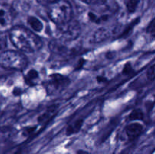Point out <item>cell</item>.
Listing matches in <instances>:
<instances>
[{
    "mask_svg": "<svg viewBox=\"0 0 155 154\" xmlns=\"http://www.w3.org/2000/svg\"><path fill=\"white\" fill-rule=\"evenodd\" d=\"M21 93H22V91H21V89L19 88H14L13 94L15 96H18V95H21Z\"/></svg>",
    "mask_w": 155,
    "mask_h": 154,
    "instance_id": "22",
    "label": "cell"
},
{
    "mask_svg": "<svg viewBox=\"0 0 155 154\" xmlns=\"http://www.w3.org/2000/svg\"><path fill=\"white\" fill-rule=\"evenodd\" d=\"M36 1H37L39 3H40V4L49 5L51 4V3L58 1V0H36Z\"/></svg>",
    "mask_w": 155,
    "mask_h": 154,
    "instance_id": "20",
    "label": "cell"
},
{
    "mask_svg": "<svg viewBox=\"0 0 155 154\" xmlns=\"http://www.w3.org/2000/svg\"><path fill=\"white\" fill-rule=\"evenodd\" d=\"M82 2H83L84 3H86V4H94L96 2H98V0H81Z\"/></svg>",
    "mask_w": 155,
    "mask_h": 154,
    "instance_id": "23",
    "label": "cell"
},
{
    "mask_svg": "<svg viewBox=\"0 0 155 154\" xmlns=\"http://www.w3.org/2000/svg\"><path fill=\"white\" fill-rule=\"evenodd\" d=\"M26 83L29 85H36L40 79L39 72L35 69H30L24 75Z\"/></svg>",
    "mask_w": 155,
    "mask_h": 154,
    "instance_id": "10",
    "label": "cell"
},
{
    "mask_svg": "<svg viewBox=\"0 0 155 154\" xmlns=\"http://www.w3.org/2000/svg\"><path fill=\"white\" fill-rule=\"evenodd\" d=\"M144 118V113L140 109H136L133 110V111L130 113V116H129V119L131 121H139L142 120Z\"/></svg>",
    "mask_w": 155,
    "mask_h": 154,
    "instance_id": "14",
    "label": "cell"
},
{
    "mask_svg": "<svg viewBox=\"0 0 155 154\" xmlns=\"http://www.w3.org/2000/svg\"><path fill=\"white\" fill-rule=\"evenodd\" d=\"M146 31H147V33H149V34L151 35V36H154V34H155V26H154V20H153V21H151V23H150L149 25H148V27H147Z\"/></svg>",
    "mask_w": 155,
    "mask_h": 154,
    "instance_id": "18",
    "label": "cell"
},
{
    "mask_svg": "<svg viewBox=\"0 0 155 154\" xmlns=\"http://www.w3.org/2000/svg\"><path fill=\"white\" fill-rule=\"evenodd\" d=\"M66 43V42H63V41H61L59 39L53 40L50 42L49 48L52 52L55 53V54L63 56L66 55V54H70L72 51V49L68 48Z\"/></svg>",
    "mask_w": 155,
    "mask_h": 154,
    "instance_id": "7",
    "label": "cell"
},
{
    "mask_svg": "<svg viewBox=\"0 0 155 154\" xmlns=\"http://www.w3.org/2000/svg\"><path fill=\"white\" fill-rule=\"evenodd\" d=\"M110 36H111V33L108 29L101 27L94 32L90 38V42L92 43H99V42L107 40Z\"/></svg>",
    "mask_w": 155,
    "mask_h": 154,
    "instance_id": "9",
    "label": "cell"
},
{
    "mask_svg": "<svg viewBox=\"0 0 155 154\" xmlns=\"http://www.w3.org/2000/svg\"><path fill=\"white\" fill-rule=\"evenodd\" d=\"M47 14L56 25H61L72 19V6L67 0H58L48 5Z\"/></svg>",
    "mask_w": 155,
    "mask_h": 154,
    "instance_id": "2",
    "label": "cell"
},
{
    "mask_svg": "<svg viewBox=\"0 0 155 154\" xmlns=\"http://www.w3.org/2000/svg\"><path fill=\"white\" fill-rule=\"evenodd\" d=\"M125 131L129 140H133L142 134L143 131V126L139 122H133L126 127Z\"/></svg>",
    "mask_w": 155,
    "mask_h": 154,
    "instance_id": "8",
    "label": "cell"
},
{
    "mask_svg": "<svg viewBox=\"0 0 155 154\" xmlns=\"http://www.w3.org/2000/svg\"><path fill=\"white\" fill-rule=\"evenodd\" d=\"M97 79H98V82H103V81H106V80H107L105 78H104V77H102V76H98Z\"/></svg>",
    "mask_w": 155,
    "mask_h": 154,
    "instance_id": "25",
    "label": "cell"
},
{
    "mask_svg": "<svg viewBox=\"0 0 155 154\" xmlns=\"http://www.w3.org/2000/svg\"><path fill=\"white\" fill-rule=\"evenodd\" d=\"M81 33V26L77 21L71 19L68 22L57 26L56 34L58 39L63 42L76 40Z\"/></svg>",
    "mask_w": 155,
    "mask_h": 154,
    "instance_id": "4",
    "label": "cell"
},
{
    "mask_svg": "<svg viewBox=\"0 0 155 154\" xmlns=\"http://www.w3.org/2000/svg\"><path fill=\"white\" fill-rule=\"evenodd\" d=\"M35 129H36V128H34V127H30V128H26V130L24 131V134H25V135H29L30 133H32L33 131H35Z\"/></svg>",
    "mask_w": 155,
    "mask_h": 154,
    "instance_id": "21",
    "label": "cell"
},
{
    "mask_svg": "<svg viewBox=\"0 0 155 154\" xmlns=\"http://www.w3.org/2000/svg\"><path fill=\"white\" fill-rule=\"evenodd\" d=\"M77 154H89V152H86V151L83 150V149H79L77 152Z\"/></svg>",
    "mask_w": 155,
    "mask_h": 154,
    "instance_id": "24",
    "label": "cell"
},
{
    "mask_svg": "<svg viewBox=\"0 0 155 154\" xmlns=\"http://www.w3.org/2000/svg\"><path fill=\"white\" fill-rule=\"evenodd\" d=\"M27 65V57L21 51L7 50L0 54V66L5 69L22 70Z\"/></svg>",
    "mask_w": 155,
    "mask_h": 154,
    "instance_id": "3",
    "label": "cell"
},
{
    "mask_svg": "<svg viewBox=\"0 0 155 154\" xmlns=\"http://www.w3.org/2000/svg\"><path fill=\"white\" fill-rule=\"evenodd\" d=\"M57 110H58V105L51 106V107H50L49 108L47 109V110L45 112V113H43L40 116H39V119H38L39 122H45L47 119H49V118L54 114V113H55V112L57 111Z\"/></svg>",
    "mask_w": 155,
    "mask_h": 154,
    "instance_id": "13",
    "label": "cell"
},
{
    "mask_svg": "<svg viewBox=\"0 0 155 154\" xmlns=\"http://www.w3.org/2000/svg\"><path fill=\"white\" fill-rule=\"evenodd\" d=\"M132 70H133V69H132L131 64L130 63H127L123 69V73L125 74V75H128L132 72Z\"/></svg>",
    "mask_w": 155,
    "mask_h": 154,
    "instance_id": "19",
    "label": "cell"
},
{
    "mask_svg": "<svg viewBox=\"0 0 155 154\" xmlns=\"http://www.w3.org/2000/svg\"><path fill=\"white\" fill-rule=\"evenodd\" d=\"M155 75V69H154V65H151L149 68L148 69L146 72V76L148 78V79H149L150 81H152L154 79Z\"/></svg>",
    "mask_w": 155,
    "mask_h": 154,
    "instance_id": "17",
    "label": "cell"
},
{
    "mask_svg": "<svg viewBox=\"0 0 155 154\" xmlns=\"http://www.w3.org/2000/svg\"><path fill=\"white\" fill-rule=\"evenodd\" d=\"M71 84L68 77L60 73H53L48 75L45 83V91L48 95H56L63 91Z\"/></svg>",
    "mask_w": 155,
    "mask_h": 154,
    "instance_id": "5",
    "label": "cell"
},
{
    "mask_svg": "<svg viewBox=\"0 0 155 154\" xmlns=\"http://www.w3.org/2000/svg\"><path fill=\"white\" fill-rule=\"evenodd\" d=\"M83 122H84L83 119H78V120L75 121L72 124L68 125L66 129L67 135H72L76 133H78L83 126Z\"/></svg>",
    "mask_w": 155,
    "mask_h": 154,
    "instance_id": "12",
    "label": "cell"
},
{
    "mask_svg": "<svg viewBox=\"0 0 155 154\" xmlns=\"http://www.w3.org/2000/svg\"><path fill=\"white\" fill-rule=\"evenodd\" d=\"M139 0H130L127 3V9L130 13H133L136 11Z\"/></svg>",
    "mask_w": 155,
    "mask_h": 154,
    "instance_id": "15",
    "label": "cell"
},
{
    "mask_svg": "<svg viewBox=\"0 0 155 154\" xmlns=\"http://www.w3.org/2000/svg\"><path fill=\"white\" fill-rule=\"evenodd\" d=\"M15 18V11L10 5L0 4V29L8 28Z\"/></svg>",
    "mask_w": 155,
    "mask_h": 154,
    "instance_id": "6",
    "label": "cell"
},
{
    "mask_svg": "<svg viewBox=\"0 0 155 154\" xmlns=\"http://www.w3.org/2000/svg\"><path fill=\"white\" fill-rule=\"evenodd\" d=\"M7 46V38L4 33H0V51H3Z\"/></svg>",
    "mask_w": 155,
    "mask_h": 154,
    "instance_id": "16",
    "label": "cell"
},
{
    "mask_svg": "<svg viewBox=\"0 0 155 154\" xmlns=\"http://www.w3.org/2000/svg\"><path fill=\"white\" fill-rule=\"evenodd\" d=\"M27 24L30 27V28L34 32L39 33L43 29V24L39 19L33 16H30L27 18Z\"/></svg>",
    "mask_w": 155,
    "mask_h": 154,
    "instance_id": "11",
    "label": "cell"
},
{
    "mask_svg": "<svg viewBox=\"0 0 155 154\" xmlns=\"http://www.w3.org/2000/svg\"><path fill=\"white\" fill-rule=\"evenodd\" d=\"M9 39L21 52L33 54L42 47L40 38L30 29L22 26L12 27L9 32Z\"/></svg>",
    "mask_w": 155,
    "mask_h": 154,
    "instance_id": "1",
    "label": "cell"
}]
</instances>
